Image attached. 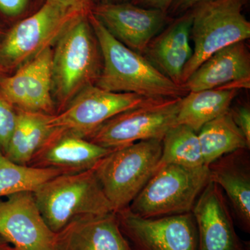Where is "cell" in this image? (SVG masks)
<instances>
[{
  "label": "cell",
  "mask_w": 250,
  "mask_h": 250,
  "mask_svg": "<svg viewBox=\"0 0 250 250\" xmlns=\"http://www.w3.org/2000/svg\"><path fill=\"white\" fill-rule=\"evenodd\" d=\"M88 20L98 39L103 66L95 85L107 91L134 93L152 100L184 98L189 93L159 71L142 54L110 34L90 10Z\"/></svg>",
  "instance_id": "obj_1"
},
{
  "label": "cell",
  "mask_w": 250,
  "mask_h": 250,
  "mask_svg": "<svg viewBox=\"0 0 250 250\" xmlns=\"http://www.w3.org/2000/svg\"><path fill=\"white\" fill-rule=\"evenodd\" d=\"M89 11L70 23L53 51L52 90L59 104V112L81 90L95 84L101 72V51L88 20Z\"/></svg>",
  "instance_id": "obj_2"
},
{
  "label": "cell",
  "mask_w": 250,
  "mask_h": 250,
  "mask_svg": "<svg viewBox=\"0 0 250 250\" xmlns=\"http://www.w3.org/2000/svg\"><path fill=\"white\" fill-rule=\"evenodd\" d=\"M33 193L45 223L54 233L75 219L115 212L93 169L59 174Z\"/></svg>",
  "instance_id": "obj_3"
},
{
  "label": "cell",
  "mask_w": 250,
  "mask_h": 250,
  "mask_svg": "<svg viewBox=\"0 0 250 250\" xmlns=\"http://www.w3.org/2000/svg\"><path fill=\"white\" fill-rule=\"evenodd\" d=\"M162 140L139 141L114 149L93 167L115 212L129 207L156 172Z\"/></svg>",
  "instance_id": "obj_4"
},
{
  "label": "cell",
  "mask_w": 250,
  "mask_h": 250,
  "mask_svg": "<svg viewBox=\"0 0 250 250\" xmlns=\"http://www.w3.org/2000/svg\"><path fill=\"white\" fill-rule=\"evenodd\" d=\"M209 182L208 166H163L156 169L128 208L143 218L192 213L195 202Z\"/></svg>",
  "instance_id": "obj_5"
},
{
  "label": "cell",
  "mask_w": 250,
  "mask_h": 250,
  "mask_svg": "<svg viewBox=\"0 0 250 250\" xmlns=\"http://www.w3.org/2000/svg\"><path fill=\"white\" fill-rule=\"evenodd\" d=\"M248 0H215L191 11L190 41L194 48L184 67L182 83L212 54L250 38V22L243 14Z\"/></svg>",
  "instance_id": "obj_6"
},
{
  "label": "cell",
  "mask_w": 250,
  "mask_h": 250,
  "mask_svg": "<svg viewBox=\"0 0 250 250\" xmlns=\"http://www.w3.org/2000/svg\"><path fill=\"white\" fill-rule=\"evenodd\" d=\"M182 98L159 99L116 115L85 139L101 147L114 149L139 141L162 140L177 124Z\"/></svg>",
  "instance_id": "obj_7"
},
{
  "label": "cell",
  "mask_w": 250,
  "mask_h": 250,
  "mask_svg": "<svg viewBox=\"0 0 250 250\" xmlns=\"http://www.w3.org/2000/svg\"><path fill=\"white\" fill-rule=\"evenodd\" d=\"M90 9L70 8L46 0L35 14L18 23L6 36L1 54L12 64H24L57 41L70 23Z\"/></svg>",
  "instance_id": "obj_8"
},
{
  "label": "cell",
  "mask_w": 250,
  "mask_h": 250,
  "mask_svg": "<svg viewBox=\"0 0 250 250\" xmlns=\"http://www.w3.org/2000/svg\"><path fill=\"white\" fill-rule=\"evenodd\" d=\"M134 93H115L90 85L77 94L62 111L49 118L52 129L68 131L86 138L105 122L152 101Z\"/></svg>",
  "instance_id": "obj_9"
},
{
  "label": "cell",
  "mask_w": 250,
  "mask_h": 250,
  "mask_svg": "<svg viewBox=\"0 0 250 250\" xmlns=\"http://www.w3.org/2000/svg\"><path fill=\"white\" fill-rule=\"evenodd\" d=\"M116 213L123 234L134 250H197L192 213L143 218L128 207Z\"/></svg>",
  "instance_id": "obj_10"
},
{
  "label": "cell",
  "mask_w": 250,
  "mask_h": 250,
  "mask_svg": "<svg viewBox=\"0 0 250 250\" xmlns=\"http://www.w3.org/2000/svg\"><path fill=\"white\" fill-rule=\"evenodd\" d=\"M6 197L0 201V237L18 250H54L55 233L45 223L33 192Z\"/></svg>",
  "instance_id": "obj_11"
},
{
  "label": "cell",
  "mask_w": 250,
  "mask_h": 250,
  "mask_svg": "<svg viewBox=\"0 0 250 250\" xmlns=\"http://www.w3.org/2000/svg\"><path fill=\"white\" fill-rule=\"evenodd\" d=\"M52 55L53 50L47 47L24 62L14 75L1 81L3 98L18 110L55 115L52 95Z\"/></svg>",
  "instance_id": "obj_12"
},
{
  "label": "cell",
  "mask_w": 250,
  "mask_h": 250,
  "mask_svg": "<svg viewBox=\"0 0 250 250\" xmlns=\"http://www.w3.org/2000/svg\"><path fill=\"white\" fill-rule=\"evenodd\" d=\"M90 12L117 40L142 55L149 42L171 20L159 10L128 2L93 4Z\"/></svg>",
  "instance_id": "obj_13"
},
{
  "label": "cell",
  "mask_w": 250,
  "mask_h": 250,
  "mask_svg": "<svg viewBox=\"0 0 250 250\" xmlns=\"http://www.w3.org/2000/svg\"><path fill=\"white\" fill-rule=\"evenodd\" d=\"M192 215L197 250H250L237 234L228 201L220 188L209 182L197 199Z\"/></svg>",
  "instance_id": "obj_14"
},
{
  "label": "cell",
  "mask_w": 250,
  "mask_h": 250,
  "mask_svg": "<svg viewBox=\"0 0 250 250\" xmlns=\"http://www.w3.org/2000/svg\"><path fill=\"white\" fill-rule=\"evenodd\" d=\"M112 150L68 131L52 129L28 166L57 169L64 174L75 173L93 169Z\"/></svg>",
  "instance_id": "obj_15"
},
{
  "label": "cell",
  "mask_w": 250,
  "mask_h": 250,
  "mask_svg": "<svg viewBox=\"0 0 250 250\" xmlns=\"http://www.w3.org/2000/svg\"><path fill=\"white\" fill-rule=\"evenodd\" d=\"M188 92L213 88H250V53L246 41L220 49L184 82Z\"/></svg>",
  "instance_id": "obj_16"
},
{
  "label": "cell",
  "mask_w": 250,
  "mask_h": 250,
  "mask_svg": "<svg viewBox=\"0 0 250 250\" xmlns=\"http://www.w3.org/2000/svg\"><path fill=\"white\" fill-rule=\"evenodd\" d=\"M54 250H134L116 212L75 219L55 233Z\"/></svg>",
  "instance_id": "obj_17"
},
{
  "label": "cell",
  "mask_w": 250,
  "mask_h": 250,
  "mask_svg": "<svg viewBox=\"0 0 250 250\" xmlns=\"http://www.w3.org/2000/svg\"><path fill=\"white\" fill-rule=\"evenodd\" d=\"M192 22L191 11L176 18L152 39L143 54L159 71L179 85H182L184 67L192 55Z\"/></svg>",
  "instance_id": "obj_18"
},
{
  "label": "cell",
  "mask_w": 250,
  "mask_h": 250,
  "mask_svg": "<svg viewBox=\"0 0 250 250\" xmlns=\"http://www.w3.org/2000/svg\"><path fill=\"white\" fill-rule=\"evenodd\" d=\"M250 149L225 154L208 166L210 182L225 192L243 231L250 232Z\"/></svg>",
  "instance_id": "obj_19"
},
{
  "label": "cell",
  "mask_w": 250,
  "mask_h": 250,
  "mask_svg": "<svg viewBox=\"0 0 250 250\" xmlns=\"http://www.w3.org/2000/svg\"><path fill=\"white\" fill-rule=\"evenodd\" d=\"M238 93V89L226 88L189 92L182 98L177 124L198 132L206 123L228 111Z\"/></svg>",
  "instance_id": "obj_20"
},
{
  "label": "cell",
  "mask_w": 250,
  "mask_h": 250,
  "mask_svg": "<svg viewBox=\"0 0 250 250\" xmlns=\"http://www.w3.org/2000/svg\"><path fill=\"white\" fill-rule=\"evenodd\" d=\"M51 116L18 110L17 121L4 154L20 165L28 166L52 131Z\"/></svg>",
  "instance_id": "obj_21"
},
{
  "label": "cell",
  "mask_w": 250,
  "mask_h": 250,
  "mask_svg": "<svg viewBox=\"0 0 250 250\" xmlns=\"http://www.w3.org/2000/svg\"><path fill=\"white\" fill-rule=\"evenodd\" d=\"M197 136L206 166L225 154L250 149V145L233 121L229 110L203 125Z\"/></svg>",
  "instance_id": "obj_22"
},
{
  "label": "cell",
  "mask_w": 250,
  "mask_h": 250,
  "mask_svg": "<svg viewBox=\"0 0 250 250\" xmlns=\"http://www.w3.org/2000/svg\"><path fill=\"white\" fill-rule=\"evenodd\" d=\"M167 164L187 167L205 166L196 131L181 124L167 131L162 139V154L157 168Z\"/></svg>",
  "instance_id": "obj_23"
},
{
  "label": "cell",
  "mask_w": 250,
  "mask_h": 250,
  "mask_svg": "<svg viewBox=\"0 0 250 250\" xmlns=\"http://www.w3.org/2000/svg\"><path fill=\"white\" fill-rule=\"evenodd\" d=\"M62 173L52 168H39L16 164L0 149V197L23 191H35L42 184Z\"/></svg>",
  "instance_id": "obj_24"
},
{
  "label": "cell",
  "mask_w": 250,
  "mask_h": 250,
  "mask_svg": "<svg viewBox=\"0 0 250 250\" xmlns=\"http://www.w3.org/2000/svg\"><path fill=\"white\" fill-rule=\"evenodd\" d=\"M17 121V112L12 105L0 96V149L5 152Z\"/></svg>",
  "instance_id": "obj_25"
},
{
  "label": "cell",
  "mask_w": 250,
  "mask_h": 250,
  "mask_svg": "<svg viewBox=\"0 0 250 250\" xmlns=\"http://www.w3.org/2000/svg\"><path fill=\"white\" fill-rule=\"evenodd\" d=\"M230 113L233 121L244 136L248 144L250 145V109L247 105H240L233 108H230Z\"/></svg>",
  "instance_id": "obj_26"
},
{
  "label": "cell",
  "mask_w": 250,
  "mask_h": 250,
  "mask_svg": "<svg viewBox=\"0 0 250 250\" xmlns=\"http://www.w3.org/2000/svg\"><path fill=\"white\" fill-rule=\"evenodd\" d=\"M215 0H174L167 14L171 17H179L198 5Z\"/></svg>",
  "instance_id": "obj_27"
},
{
  "label": "cell",
  "mask_w": 250,
  "mask_h": 250,
  "mask_svg": "<svg viewBox=\"0 0 250 250\" xmlns=\"http://www.w3.org/2000/svg\"><path fill=\"white\" fill-rule=\"evenodd\" d=\"M29 0H0V11L7 16L21 14L25 9Z\"/></svg>",
  "instance_id": "obj_28"
},
{
  "label": "cell",
  "mask_w": 250,
  "mask_h": 250,
  "mask_svg": "<svg viewBox=\"0 0 250 250\" xmlns=\"http://www.w3.org/2000/svg\"><path fill=\"white\" fill-rule=\"evenodd\" d=\"M174 0H131V3L146 9H157L167 14Z\"/></svg>",
  "instance_id": "obj_29"
},
{
  "label": "cell",
  "mask_w": 250,
  "mask_h": 250,
  "mask_svg": "<svg viewBox=\"0 0 250 250\" xmlns=\"http://www.w3.org/2000/svg\"><path fill=\"white\" fill-rule=\"evenodd\" d=\"M59 4L70 8H80V9H90L91 0H50Z\"/></svg>",
  "instance_id": "obj_30"
},
{
  "label": "cell",
  "mask_w": 250,
  "mask_h": 250,
  "mask_svg": "<svg viewBox=\"0 0 250 250\" xmlns=\"http://www.w3.org/2000/svg\"><path fill=\"white\" fill-rule=\"evenodd\" d=\"M127 0H91L92 4H116V3L126 2Z\"/></svg>",
  "instance_id": "obj_31"
},
{
  "label": "cell",
  "mask_w": 250,
  "mask_h": 250,
  "mask_svg": "<svg viewBox=\"0 0 250 250\" xmlns=\"http://www.w3.org/2000/svg\"><path fill=\"white\" fill-rule=\"evenodd\" d=\"M7 244L9 243H6L1 237H0V250H4V247Z\"/></svg>",
  "instance_id": "obj_32"
},
{
  "label": "cell",
  "mask_w": 250,
  "mask_h": 250,
  "mask_svg": "<svg viewBox=\"0 0 250 250\" xmlns=\"http://www.w3.org/2000/svg\"><path fill=\"white\" fill-rule=\"evenodd\" d=\"M4 250H18L16 249V248H14V247L10 246V245L7 244L6 246L4 247Z\"/></svg>",
  "instance_id": "obj_33"
}]
</instances>
